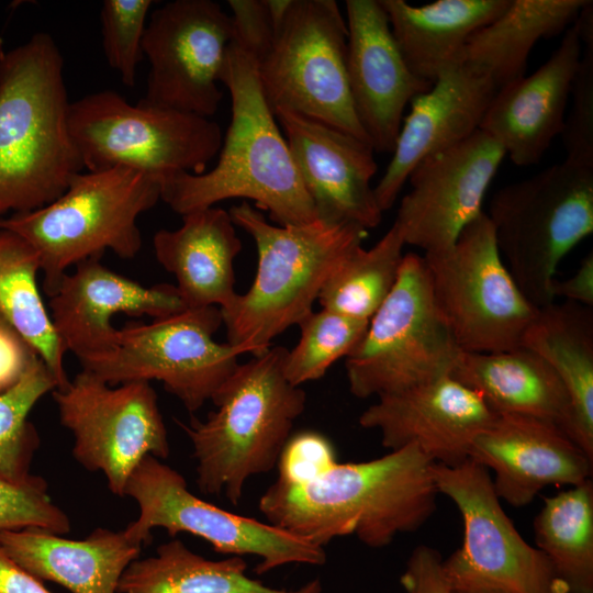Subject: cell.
<instances>
[{
  "label": "cell",
  "mask_w": 593,
  "mask_h": 593,
  "mask_svg": "<svg viewBox=\"0 0 593 593\" xmlns=\"http://www.w3.org/2000/svg\"><path fill=\"white\" fill-rule=\"evenodd\" d=\"M433 463L414 445L369 461L335 460L303 479L278 475L258 507L269 524L321 547L354 535L382 548L435 512Z\"/></svg>",
  "instance_id": "1"
},
{
  "label": "cell",
  "mask_w": 593,
  "mask_h": 593,
  "mask_svg": "<svg viewBox=\"0 0 593 593\" xmlns=\"http://www.w3.org/2000/svg\"><path fill=\"white\" fill-rule=\"evenodd\" d=\"M220 82L228 89L232 119L217 164L200 175L164 176L159 179L160 199L180 215L242 198L267 211L278 225L316 221L314 205L260 86L257 57L235 37Z\"/></svg>",
  "instance_id": "2"
},
{
  "label": "cell",
  "mask_w": 593,
  "mask_h": 593,
  "mask_svg": "<svg viewBox=\"0 0 593 593\" xmlns=\"http://www.w3.org/2000/svg\"><path fill=\"white\" fill-rule=\"evenodd\" d=\"M63 68L46 32L0 49V217L49 204L85 170Z\"/></svg>",
  "instance_id": "3"
},
{
  "label": "cell",
  "mask_w": 593,
  "mask_h": 593,
  "mask_svg": "<svg viewBox=\"0 0 593 593\" xmlns=\"http://www.w3.org/2000/svg\"><path fill=\"white\" fill-rule=\"evenodd\" d=\"M235 226L257 247L253 284L221 311L227 343L259 356L275 337L313 312V304L340 264L362 245L366 230L353 223L316 220L272 225L248 201L228 211Z\"/></svg>",
  "instance_id": "4"
},
{
  "label": "cell",
  "mask_w": 593,
  "mask_h": 593,
  "mask_svg": "<svg viewBox=\"0 0 593 593\" xmlns=\"http://www.w3.org/2000/svg\"><path fill=\"white\" fill-rule=\"evenodd\" d=\"M288 349L270 347L239 363L213 396L215 410L204 421L177 424L189 437L203 494L224 493L238 504L246 481L272 470L304 412L306 394L283 372Z\"/></svg>",
  "instance_id": "5"
},
{
  "label": "cell",
  "mask_w": 593,
  "mask_h": 593,
  "mask_svg": "<svg viewBox=\"0 0 593 593\" xmlns=\"http://www.w3.org/2000/svg\"><path fill=\"white\" fill-rule=\"evenodd\" d=\"M160 199L159 180L127 167L81 171L49 204L0 217V228L37 253L49 298L70 267L111 250L133 259L141 250L138 216Z\"/></svg>",
  "instance_id": "6"
},
{
  "label": "cell",
  "mask_w": 593,
  "mask_h": 593,
  "mask_svg": "<svg viewBox=\"0 0 593 593\" xmlns=\"http://www.w3.org/2000/svg\"><path fill=\"white\" fill-rule=\"evenodd\" d=\"M500 254L537 307L555 299L561 259L593 232V168L567 160L499 189L486 213Z\"/></svg>",
  "instance_id": "7"
},
{
  "label": "cell",
  "mask_w": 593,
  "mask_h": 593,
  "mask_svg": "<svg viewBox=\"0 0 593 593\" xmlns=\"http://www.w3.org/2000/svg\"><path fill=\"white\" fill-rule=\"evenodd\" d=\"M347 37L336 1L280 0L258 78L273 113L289 110L370 144L350 96Z\"/></svg>",
  "instance_id": "8"
},
{
  "label": "cell",
  "mask_w": 593,
  "mask_h": 593,
  "mask_svg": "<svg viewBox=\"0 0 593 593\" xmlns=\"http://www.w3.org/2000/svg\"><path fill=\"white\" fill-rule=\"evenodd\" d=\"M68 121L88 171L127 167L158 180L176 172L200 175L222 146L221 127L212 119L141 101L133 105L114 90L70 102Z\"/></svg>",
  "instance_id": "9"
},
{
  "label": "cell",
  "mask_w": 593,
  "mask_h": 593,
  "mask_svg": "<svg viewBox=\"0 0 593 593\" xmlns=\"http://www.w3.org/2000/svg\"><path fill=\"white\" fill-rule=\"evenodd\" d=\"M460 351L434 302L423 256L407 253L393 290L346 357L349 391L378 398L448 377Z\"/></svg>",
  "instance_id": "10"
},
{
  "label": "cell",
  "mask_w": 593,
  "mask_h": 593,
  "mask_svg": "<svg viewBox=\"0 0 593 593\" xmlns=\"http://www.w3.org/2000/svg\"><path fill=\"white\" fill-rule=\"evenodd\" d=\"M434 302L462 351L522 346L537 315L508 271L485 212L449 248L423 256Z\"/></svg>",
  "instance_id": "11"
},
{
  "label": "cell",
  "mask_w": 593,
  "mask_h": 593,
  "mask_svg": "<svg viewBox=\"0 0 593 593\" xmlns=\"http://www.w3.org/2000/svg\"><path fill=\"white\" fill-rule=\"evenodd\" d=\"M222 323L221 310L208 306L128 324L118 331L111 351L80 363L83 371L110 385L160 381L193 413L212 401L245 354L214 339Z\"/></svg>",
  "instance_id": "12"
},
{
  "label": "cell",
  "mask_w": 593,
  "mask_h": 593,
  "mask_svg": "<svg viewBox=\"0 0 593 593\" xmlns=\"http://www.w3.org/2000/svg\"><path fill=\"white\" fill-rule=\"evenodd\" d=\"M124 496L138 504L139 515L123 530L141 545L149 544L152 530L160 527L171 537L183 532L201 537L220 553L257 556L260 561L255 568L256 574L290 563L322 566L326 562L324 547L195 496L181 473L150 455L130 475Z\"/></svg>",
  "instance_id": "13"
},
{
  "label": "cell",
  "mask_w": 593,
  "mask_h": 593,
  "mask_svg": "<svg viewBox=\"0 0 593 593\" xmlns=\"http://www.w3.org/2000/svg\"><path fill=\"white\" fill-rule=\"evenodd\" d=\"M438 493L449 497L463 523L461 546L443 561L452 589L511 593H567L548 559L521 536L501 505L489 470L470 458L432 465Z\"/></svg>",
  "instance_id": "14"
},
{
  "label": "cell",
  "mask_w": 593,
  "mask_h": 593,
  "mask_svg": "<svg viewBox=\"0 0 593 593\" xmlns=\"http://www.w3.org/2000/svg\"><path fill=\"white\" fill-rule=\"evenodd\" d=\"M52 394L61 425L72 434L74 458L91 472L101 471L111 493L124 496L146 456L168 458L167 429L149 382L110 385L81 370Z\"/></svg>",
  "instance_id": "15"
},
{
  "label": "cell",
  "mask_w": 593,
  "mask_h": 593,
  "mask_svg": "<svg viewBox=\"0 0 593 593\" xmlns=\"http://www.w3.org/2000/svg\"><path fill=\"white\" fill-rule=\"evenodd\" d=\"M234 33L232 15L212 0L154 10L142 44L150 69L139 101L211 119L223 99L217 82Z\"/></svg>",
  "instance_id": "16"
},
{
  "label": "cell",
  "mask_w": 593,
  "mask_h": 593,
  "mask_svg": "<svg viewBox=\"0 0 593 593\" xmlns=\"http://www.w3.org/2000/svg\"><path fill=\"white\" fill-rule=\"evenodd\" d=\"M504 157L503 147L478 130L423 159L409 176L411 190L402 198L394 220L405 244L424 254L452 246L483 212L484 195Z\"/></svg>",
  "instance_id": "17"
},
{
  "label": "cell",
  "mask_w": 593,
  "mask_h": 593,
  "mask_svg": "<svg viewBox=\"0 0 593 593\" xmlns=\"http://www.w3.org/2000/svg\"><path fill=\"white\" fill-rule=\"evenodd\" d=\"M480 394L450 376L378 396L358 418L385 448L416 446L434 463L469 459L474 438L496 417Z\"/></svg>",
  "instance_id": "18"
},
{
  "label": "cell",
  "mask_w": 593,
  "mask_h": 593,
  "mask_svg": "<svg viewBox=\"0 0 593 593\" xmlns=\"http://www.w3.org/2000/svg\"><path fill=\"white\" fill-rule=\"evenodd\" d=\"M281 125L316 216L329 223H353L366 231L382 220L371 179L377 172L373 147L320 121L280 109Z\"/></svg>",
  "instance_id": "19"
},
{
  "label": "cell",
  "mask_w": 593,
  "mask_h": 593,
  "mask_svg": "<svg viewBox=\"0 0 593 593\" xmlns=\"http://www.w3.org/2000/svg\"><path fill=\"white\" fill-rule=\"evenodd\" d=\"M49 316L66 351L80 362L111 351L116 343L115 315L161 318L186 310L170 283L144 286L90 258L67 272L48 298Z\"/></svg>",
  "instance_id": "20"
},
{
  "label": "cell",
  "mask_w": 593,
  "mask_h": 593,
  "mask_svg": "<svg viewBox=\"0 0 593 593\" xmlns=\"http://www.w3.org/2000/svg\"><path fill=\"white\" fill-rule=\"evenodd\" d=\"M347 77L354 109L376 152L393 153L404 110L430 83L406 65L380 0H347Z\"/></svg>",
  "instance_id": "21"
},
{
  "label": "cell",
  "mask_w": 593,
  "mask_h": 593,
  "mask_svg": "<svg viewBox=\"0 0 593 593\" xmlns=\"http://www.w3.org/2000/svg\"><path fill=\"white\" fill-rule=\"evenodd\" d=\"M469 458L494 473L501 500L522 507L548 485H575L591 477V459L558 425L497 414L473 440Z\"/></svg>",
  "instance_id": "22"
},
{
  "label": "cell",
  "mask_w": 593,
  "mask_h": 593,
  "mask_svg": "<svg viewBox=\"0 0 593 593\" xmlns=\"http://www.w3.org/2000/svg\"><path fill=\"white\" fill-rule=\"evenodd\" d=\"M496 91L488 76L461 64L411 101L392 158L373 188L382 212L392 208L423 159L463 142L479 130Z\"/></svg>",
  "instance_id": "23"
},
{
  "label": "cell",
  "mask_w": 593,
  "mask_h": 593,
  "mask_svg": "<svg viewBox=\"0 0 593 593\" xmlns=\"http://www.w3.org/2000/svg\"><path fill=\"white\" fill-rule=\"evenodd\" d=\"M581 48L574 22L546 63L493 97L479 130L497 142L515 165L537 164L561 134Z\"/></svg>",
  "instance_id": "24"
},
{
  "label": "cell",
  "mask_w": 593,
  "mask_h": 593,
  "mask_svg": "<svg viewBox=\"0 0 593 593\" xmlns=\"http://www.w3.org/2000/svg\"><path fill=\"white\" fill-rule=\"evenodd\" d=\"M176 230H159L153 237L159 265L176 278L187 309L227 310L235 298L234 260L242 249L230 213L210 206L186 213Z\"/></svg>",
  "instance_id": "25"
},
{
  "label": "cell",
  "mask_w": 593,
  "mask_h": 593,
  "mask_svg": "<svg viewBox=\"0 0 593 593\" xmlns=\"http://www.w3.org/2000/svg\"><path fill=\"white\" fill-rule=\"evenodd\" d=\"M0 547L40 581L58 583L71 593H116L122 574L142 549L124 530L103 527L79 540L34 527L3 530Z\"/></svg>",
  "instance_id": "26"
},
{
  "label": "cell",
  "mask_w": 593,
  "mask_h": 593,
  "mask_svg": "<svg viewBox=\"0 0 593 593\" xmlns=\"http://www.w3.org/2000/svg\"><path fill=\"white\" fill-rule=\"evenodd\" d=\"M450 377L482 396L496 414L526 415L558 425L569 437L571 407L553 369L523 346L502 351H460Z\"/></svg>",
  "instance_id": "27"
},
{
  "label": "cell",
  "mask_w": 593,
  "mask_h": 593,
  "mask_svg": "<svg viewBox=\"0 0 593 593\" xmlns=\"http://www.w3.org/2000/svg\"><path fill=\"white\" fill-rule=\"evenodd\" d=\"M380 2L406 65L433 85L461 65L470 36L499 16L510 0H437L424 5L404 0Z\"/></svg>",
  "instance_id": "28"
},
{
  "label": "cell",
  "mask_w": 593,
  "mask_h": 593,
  "mask_svg": "<svg viewBox=\"0 0 593 593\" xmlns=\"http://www.w3.org/2000/svg\"><path fill=\"white\" fill-rule=\"evenodd\" d=\"M522 346L557 373L570 400V438L593 459V310L564 301L539 307Z\"/></svg>",
  "instance_id": "29"
},
{
  "label": "cell",
  "mask_w": 593,
  "mask_h": 593,
  "mask_svg": "<svg viewBox=\"0 0 593 593\" xmlns=\"http://www.w3.org/2000/svg\"><path fill=\"white\" fill-rule=\"evenodd\" d=\"M588 1L510 0L499 16L470 36L461 64L488 76L499 90L525 76L535 44L569 29Z\"/></svg>",
  "instance_id": "30"
},
{
  "label": "cell",
  "mask_w": 593,
  "mask_h": 593,
  "mask_svg": "<svg viewBox=\"0 0 593 593\" xmlns=\"http://www.w3.org/2000/svg\"><path fill=\"white\" fill-rule=\"evenodd\" d=\"M239 556L210 560L180 539L157 547L156 556L134 560L122 574L116 593H322L314 579L296 590L265 585L246 574Z\"/></svg>",
  "instance_id": "31"
},
{
  "label": "cell",
  "mask_w": 593,
  "mask_h": 593,
  "mask_svg": "<svg viewBox=\"0 0 593 593\" xmlns=\"http://www.w3.org/2000/svg\"><path fill=\"white\" fill-rule=\"evenodd\" d=\"M35 249L16 233L0 228V314L35 348L54 377L56 389L70 379L65 369L66 349L53 326L42 298Z\"/></svg>",
  "instance_id": "32"
},
{
  "label": "cell",
  "mask_w": 593,
  "mask_h": 593,
  "mask_svg": "<svg viewBox=\"0 0 593 593\" xmlns=\"http://www.w3.org/2000/svg\"><path fill=\"white\" fill-rule=\"evenodd\" d=\"M536 548L567 593H593V482L546 497L534 519Z\"/></svg>",
  "instance_id": "33"
},
{
  "label": "cell",
  "mask_w": 593,
  "mask_h": 593,
  "mask_svg": "<svg viewBox=\"0 0 593 593\" xmlns=\"http://www.w3.org/2000/svg\"><path fill=\"white\" fill-rule=\"evenodd\" d=\"M405 245L393 222L371 248L353 250L323 287L317 299L322 309L370 321L398 281Z\"/></svg>",
  "instance_id": "34"
},
{
  "label": "cell",
  "mask_w": 593,
  "mask_h": 593,
  "mask_svg": "<svg viewBox=\"0 0 593 593\" xmlns=\"http://www.w3.org/2000/svg\"><path fill=\"white\" fill-rule=\"evenodd\" d=\"M56 389V381L44 361L37 362L9 390L0 393V479L25 484L37 475L31 473L40 436L29 421L34 405Z\"/></svg>",
  "instance_id": "35"
},
{
  "label": "cell",
  "mask_w": 593,
  "mask_h": 593,
  "mask_svg": "<svg viewBox=\"0 0 593 593\" xmlns=\"http://www.w3.org/2000/svg\"><path fill=\"white\" fill-rule=\"evenodd\" d=\"M368 325L369 321L326 309L311 312L298 325L299 343L287 351L283 362L287 380L300 387L324 377L334 362L353 353Z\"/></svg>",
  "instance_id": "36"
},
{
  "label": "cell",
  "mask_w": 593,
  "mask_h": 593,
  "mask_svg": "<svg viewBox=\"0 0 593 593\" xmlns=\"http://www.w3.org/2000/svg\"><path fill=\"white\" fill-rule=\"evenodd\" d=\"M581 57L571 88L572 105L561 132L564 160L593 168V2L588 1L575 20Z\"/></svg>",
  "instance_id": "37"
},
{
  "label": "cell",
  "mask_w": 593,
  "mask_h": 593,
  "mask_svg": "<svg viewBox=\"0 0 593 593\" xmlns=\"http://www.w3.org/2000/svg\"><path fill=\"white\" fill-rule=\"evenodd\" d=\"M152 0H104L101 7L102 45L105 59L133 87L143 59V37Z\"/></svg>",
  "instance_id": "38"
},
{
  "label": "cell",
  "mask_w": 593,
  "mask_h": 593,
  "mask_svg": "<svg viewBox=\"0 0 593 593\" xmlns=\"http://www.w3.org/2000/svg\"><path fill=\"white\" fill-rule=\"evenodd\" d=\"M29 527L65 535L70 530V521L53 502L42 477L25 484L0 479V532Z\"/></svg>",
  "instance_id": "39"
},
{
  "label": "cell",
  "mask_w": 593,
  "mask_h": 593,
  "mask_svg": "<svg viewBox=\"0 0 593 593\" xmlns=\"http://www.w3.org/2000/svg\"><path fill=\"white\" fill-rule=\"evenodd\" d=\"M336 460L331 441L316 432H302L290 437L278 461L279 475L303 479Z\"/></svg>",
  "instance_id": "40"
},
{
  "label": "cell",
  "mask_w": 593,
  "mask_h": 593,
  "mask_svg": "<svg viewBox=\"0 0 593 593\" xmlns=\"http://www.w3.org/2000/svg\"><path fill=\"white\" fill-rule=\"evenodd\" d=\"M41 360L35 348L0 314V393L16 384Z\"/></svg>",
  "instance_id": "41"
},
{
  "label": "cell",
  "mask_w": 593,
  "mask_h": 593,
  "mask_svg": "<svg viewBox=\"0 0 593 593\" xmlns=\"http://www.w3.org/2000/svg\"><path fill=\"white\" fill-rule=\"evenodd\" d=\"M437 550L419 545L411 553L400 582L406 593H454Z\"/></svg>",
  "instance_id": "42"
},
{
  "label": "cell",
  "mask_w": 593,
  "mask_h": 593,
  "mask_svg": "<svg viewBox=\"0 0 593 593\" xmlns=\"http://www.w3.org/2000/svg\"><path fill=\"white\" fill-rule=\"evenodd\" d=\"M553 299L563 298L564 301L580 305L593 306V253L588 254L581 261L578 270L564 280L555 279L551 284Z\"/></svg>",
  "instance_id": "43"
},
{
  "label": "cell",
  "mask_w": 593,
  "mask_h": 593,
  "mask_svg": "<svg viewBox=\"0 0 593 593\" xmlns=\"http://www.w3.org/2000/svg\"><path fill=\"white\" fill-rule=\"evenodd\" d=\"M0 593H52L0 547Z\"/></svg>",
  "instance_id": "44"
},
{
  "label": "cell",
  "mask_w": 593,
  "mask_h": 593,
  "mask_svg": "<svg viewBox=\"0 0 593 593\" xmlns=\"http://www.w3.org/2000/svg\"><path fill=\"white\" fill-rule=\"evenodd\" d=\"M454 593H511L499 589H473V590H459Z\"/></svg>",
  "instance_id": "45"
}]
</instances>
